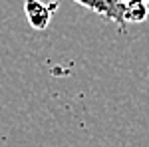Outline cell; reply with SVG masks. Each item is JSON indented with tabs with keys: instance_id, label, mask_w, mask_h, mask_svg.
<instances>
[{
	"instance_id": "2",
	"label": "cell",
	"mask_w": 149,
	"mask_h": 147,
	"mask_svg": "<svg viewBox=\"0 0 149 147\" xmlns=\"http://www.w3.org/2000/svg\"><path fill=\"white\" fill-rule=\"evenodd\" d=\"M56 6H58L56 2H52L50 8H48V4L40 2V0H26L24 2V12H26V18H28L30 26L34 30H46Z\"/></svg>"
},
{
	"instance_id": "1",
	"label": "cell",
	"mask_w": 149,
	"mask_h": 147,
	"mask_svg": "<svg viewBox=\"0 0 149 147\" xmlns=\"http://www.w3.org/2000/svg\"><path fill=\"white\" fill-rule=\"evenodd\" d=\"M74 2H78L80 6L95 12V14H100V16L107 18V20H113L115 24H119L123 28L125 26L123 12H125L127 4L131 0H74ZM145 2H149V0H145Z\"/></svg>"
}]
</instances>
